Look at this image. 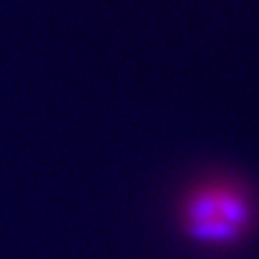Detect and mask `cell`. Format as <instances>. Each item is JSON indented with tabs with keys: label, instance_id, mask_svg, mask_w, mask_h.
I'll list each match as a JSON object with an SVG mask.
<instances>
[{
	"label": "cell",
	"instance_id": "obj_1",
	"mask_svg": "<svg viewBox=\"0 0 259 259\" xmlns=\"http://www.w3.org/2000/svg\"><path fill=\"white\" fill-rule=\"evenodd\" d=\"M255 211L240 186L223 181L190 190L181 205V229L188 240L207 248H229L251 231Z\"/></svg>",
	"mask_w": 259,
	"mask_h": 259
}]
</instances>
